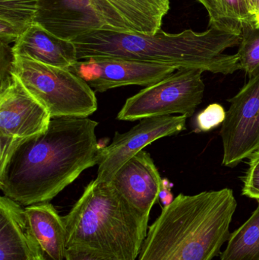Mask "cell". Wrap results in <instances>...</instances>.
<instances>
[{"label": "cell", "instance_id": "44dd1931", "mask_svg": "<svg viewBox=\"0 0 259 260\" xmlns=\"http://www.w3.org/2000/svg\"><path fill=\"white\" fill-rule=\"evenodd\" d=\"M227 112L219 104H211L201 111L196 119V133H206L223 124L226 118Z\"/></svg>", "mask_w": 259, "mask_h": 260}, {"label": "cell", "instance_id": "603a6c76", "mask_svg": "<svg viewBox=\"0 0 259 260\" xmlns=\"http://www.w3.org/2000/svg\"><path fill=\"white\" fill-rule=\"evenodd\" d=\"M249 168L243 178V195L259 200V149L249 157Z\"/></svg>", "mask_w": 259, "mask_h": 260}, {"label": "cell", "instance_id": "cb8c5ba5", "mask_svg": "<svg viewBox=\"0 0 259 260\" xmlns=\"http://www.w3.org/2000/svg\"><path fill=\"white\" fill-rule=\"evenodd\" d=\"M65 260H120L91 250L81 248L67 249Z\"/></svg>", "mask_w": 259, "mask_h": 260}, {"label": "cell", "instance_id": "7c38bea8", "mask_svg": "<svg viewBox=\"0 0 259 260\" xmlns=\"http://www.w3.org/2000/svg\"><path fill=\"white\" fill-rule=\"evenodd\" d=\"M106 30L154 35L161 30L170 0H92Z\"/></svg>", "mask_w": 259, "mask_h": 260}, {"label": "cell", "instance_id": "9a60e30c", "mask_svg": "<svg viewBox=\"0 0 259 260\" xmlns=\"http://www.w3.org/2000/svg\"><path fill=\"white\" fill-rule=\"evenodd\" d=\"M12 50L15 56L59 68L69 69L78 61L72 41L58 38L36 24L17 38Z\"/></svg>", "mask_w": 259, "mask_h": 260}, {"label": "cell", "instance_id": "6da1fadb", "mask_svg": "<svg viewBox=\"0 0 259 260\" xmlns=\"http://www.w3.org/2000/svg\"><path fill=\"white\" fill-rule=\"evenodd\" d=\"M88 117H54L46 131L14 139L0 160V189L23 206L50 203L88 168L101 147Z\"/></svg>", "mask_w": 259, "mask_h": 260}, {"label": "cell", "instance_id": "d4e9b609", "mask_svg": "<svg viewBox=\"0 0 259 260\" xmlns=\"http://www.w3.org/2000/svg\"><path fill=\"white\" fill-rule=\"evenodd\" d=\"M254 19H255V26L259 27V0H255Z\"/></svg>", "mask_w": 259, "mask_h": 260}, {"label": "cell", "instance_id": "3957f363", "mask_svg": "<svg viewBox=\"0 0 259 260\" xmlns=\"http://www.w3.org/2000/svg\"><path fill=\"white\" fill-rule=\"evenodd\" d=\"M232 189L179 194L149 228L138 260H213L229 239Z\"/></svg>", "mask_w": 259, "mask_h": 260}, {"label": "cell", "instance_id": "4fadbf2b", "mask_svg": "<svg viewBox=\"0 0 259 260\" xmlns=\"http://www.w3.org/2000/svg\"><path fill=\"white\" fill-rule=\"evenodd\" d=\"M110 182L129 204L149 217L159 198L163 180L150 154L142 150L126 161Z\"/></svg>", "mask_w": 259, "mask_h": 260}, {"label": "cell", "instance_id": "9c48e42d", "mask_svg": "<svg viewBox=\"0 0 259 260\" xmlns=\"http://www.w3.org/2000/svg\"><path fill=\"white\" fill-rule=\"evenodd\" d=\"M68 70L82 78L96 92L126 85L149 87L161 82L177 69L158 62L117 58H91L77 61Z\"/></svg>", "mask_w": 259, "mask_h": 260}, {"label": "cell", "instance_id": "484cf974", "mask_svg": "<svg viewBox=\"0 0 259 260\" xmlns=\"http://www.w3.org/2000/svg\"><path fill=\"white\" fill-rule=\"evenodd\" d=\"M246 3H247L248 6H249V9H250L251 12H252V15H253L254 17V11H255V4H254V0H246Z\"/></svg>", "mask_w": 259, "mask_h": 260}, {"label": "cell", "instance_id": "8992f818", "mask_svg": "<svg viewBox=\"0 0 259 260\" xmlns=\"http://www.w3.org/2000/svg\"><path fill=\"white\" fill-rule=\"evenodd\" d=\"M199 70L180 69L126 100L117 119L135 121L177 114L192 117L202 103L205 83Z\"/></svg>", "mask_w": 259, "mask_h": 260}, {"label": "cell", "instance_id": "30bf717a", "mask_svg": "<svg viewBox=\"0 0 259 260\" xmlns=\"http://www.w3.org/2000/svg\"><path fill=\"white\" fill-rule=\"evenodd\" d=\"M33 24L69 41L94 30H106L92 0H36Z\"/></svg>", "mask_w": 259, "mask_h": 260}, {"label": "cell", "instance_id": "e0dca14e", "mask_svg": "<svg viewBox=\"0 0 259 260\" xmlns=\"http://www.w3.org/2000/svg\"><path fill=\"white\" fill-rule=\"evenodd\" d=\"M206 9L209 27L241 37L245 27L255 25L246 0H197Z\"/></svg>", "mask_w": 259, "mask_h": 260}, {"label": "cell", "instance_id": "52a82bcc", "mask_svg": "<svg viewBox=\"0 0 259 260\" xmlns=\"http://www.w3.org/2000/svg\"><path fill=\"white\" fill-rule=\"evenodd\" d=\"M220 130L222 165L235 168L259 149V72L232 99Z\"/></svg>", "mask_w": 259, "mask_h": 260}, {"label": "cell", "instance_id": "5bb4252c", "mask_svg": "<svg viewBox=\"0 0 259 260\" xmlns=\"http://www.w3.org/2000/svg\"><path fill=\"white\" fill-rule=\"evenodd\" d=\"M44 256L33 238L19 203L0 198V260H36Z\"/></svg>", "mask_w": 259, "mask_h": 260}, {"label": "cell", "instance_id": "ac0fdd59", "mask_svg": "<svg viewBox=\"0 0 259 260\" xmlns=\"http://www.w3.org/2000/svg\"><path fill=\"white\" fill-rule=\"evenodd\" d=\"M36 0H0V42L11 44L33 24Z\"/></svg>", "mask_w": 259, "mask_h": 260}, {"label": "cell", "instance_id": "2e32d148", "mask_svg": "<svg viewBox=\"0 0 259 260\" xmlns=\"http://www.w3.org/2000/svg\"><path fill=\"white\" fill-rule=\"evenodd\" d=\"M27 224L38 247L47 260H65L66 230L63 217L50 203L24 208Z\"/></svg>", "mask_w": 259, "mask_h": 260}, {"label": "cell", "instance_id": "7a4b0ae2", "mask_svg": "<svg viewBox=\"0 0 259 260\" xmlns=\"http://www.w3.org/2000/svg\"><path fill=\"white\" fill-rule=\"evenodd\" d=\"M241 37L209 27L203 32L186 30L154 35L97 30L73 41L78 61L117 58L173 66L177 70H199L225 76L240 70L237 54L225 51L240 45Z\"/></svg>", "mask_w": 259, "mask_h": 260}, {"label": "cell", "instance_id": "4316f807", "mask_svg": "<svg viewBox=\"0 0 259 260\" xmlns=\"http://www.w3.org/2000/svg\"><path fill=\"white\" fill-rule=\"evenodd\" d=\"M36 260H47V259H46V258L44 257V256H41V257H40L39 259H38Z\"/></svg>", "mask_w": 259, "mask_h": 260}, {"label": "cell", "instance_id": "8fae6325", "mask_svg": "<svg viewBox=\"0 0 259 260\" xmlns=\"http://www.w3.org/2000/svg\"><path fill=\"white\" fill-rule=\"evenodd\" d=\"M51 119L45 107L18 78L0 92V136L13 139L34 136L46 131Z\"/></svg>", "mask_w": 259, "mask_h": 260}, {"label": "cell", "instance_id": "ffe728a7", "mask_svg": "<svg viewBox=\"0 0 259 260\" xmlns=\"http://www.w3.org/2000/svg\"><path fill=\"white\" fill-rule=\"evenodd\" d=\"M237 55L240 70L249 79L258 73L259 27L254 24L245 27Z\"/></svg>", "mask_w": 259, "mask_h": 260}, {"label": "cell", "instance_id": "277c9868", "mask_svg": "<svg viewBox=\"0 0 259 260\" xmlns=\"http://www.w3.org/2000/svg\"><path fill=\"white\" fill-rule=\"evenodd\" d=\"M67 249L81 248L120 260H136L149 217L135 209L111 182L91 181L63 217Z\"/></svg>", "mask_w": 259, "mask_h": 260}, {"label": "cell", "instance_id": "7402d4cb", "mask_svg": "<svg viewBox=\"0 0 259 260\" xmlns=\"http://www.w3.org/2000/svg\"><path fill=\"white\" fill-rule=\"evenodd\" d=\"M15 56L9 44L0 42V92L12 85L15 82L13 74Z\"/></svg>", "mask_w": 259, "mask_h": 260}, {"label": "cell", "instance_id": "d6986e66", "mask_svg": "<svg viewBox=\"0 0 259 260\" xmlns=\"http://www.w3.org/2000/svg\"><path fill=\"white\" fill-rule=\"evenodd\" d=\"M221 260H259V200L249 219L230 235Z\"/></svg>", "mask_w": 259, "mask_h": 260}, {"label": "cell", "instance_id": "ba28073f", "mask_svg": "<svg viewBox=\"0 0 259 260\" xmlns=\"http://www.w3.org/2000/svg\"><path fill=\"white\" fill-rule=\"evenodd\" d=\"M187 119L182 115L147 117L126 133L117 132L112 142L97 154V180L110 182L117 171L147 145L183 131Z\"/></svg>", "mask_w": 259, "mask_h": 260}, {"label": "cell", "instance_id": "83f0119b", "mask_svg": "<svg viewBox=\"0 0 259 260\" xmlns=\"http://www.w3.org/2000/svg\"><path fill=\"white\" fill-rule=\"evenodd\" d=\"M255 0H254V4H255ZM254 12H255V11H254Z\"/></svg>", "mask_w": 259, "mask_h": 260}, {"label": "cell", "instance_id": "5b68a950", "mask_svg": "<svg viewBox=\"0 0 259 260\" xmlns=\"http://www.w3.org/2000/svg\"><path fill=\"white\" fill-rule=\"evenodd\" d=\"M13 74L54 117H88L97 110L95 91L68 70L15 56Z\"/></svg>", "mask_w": 259, "mask_h": 260}]
</instances>
